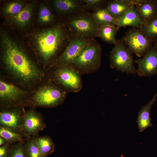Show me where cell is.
Returning a JSON list of instances; mask_svg holds the SVG:
<instances>
[{
  "label": "cell",
  "mask_w": 157,
  "mask_h": 157,
  "mask_svg": "<svg viewBox=\"0 0 157 157\" xmlns=\"http://www.w3.org/2000/svg\"><path fill=\"white\" fill-rule=\"evenodd\" d=\"M24 7L21 1H14L6 5L3 8V12L4 14L8 16L14 15L19 13Z\"/></svg>",
  "instance_id": "obj_26"
},
{
  "label": "cell",
  "mask_w": 157,
  "mask_h": 157,
  "mask_svg": "<svg viewBox=\"0 0 157 157\" xmlns=\"http://www.w3.org/2000/svg\"><path fill=\"white\" fill-rule=\"evenodd\" d=\"M31 92L1 79V107H26L27 101Z\"/></svg>",
  "instance_id": "obj_7"
},
{
  "label": "cell",
  "mask_w": 157,
  "mask_h": 157,
  "mask_svg": "<svg viewBox=\"0 0 157 157\" xmlns=\"http://www.w3.org/2000/svg\"><path fill=\"white\" fill-rule=\"evenodd\" d=\"M119 29L115 25L100 26H99L98 36L104 42L115 44L118 41L116 38V35Z\"/></svg>",
  "instance_id": "obj_20"
},
{
  "label": "cell",
  "mask_w": 157,
  "mask_h": 157,
  "mask_svg": "<svg viewBox=\"0 0 157 157\" xmlns=\"http://www.w3.org/2000/svg\"><path fill=\"white\" fill-rule=\"evenodd\" d=\"M32 6L28 4L18 13L9 16L11 21L20 27H24L29 22L31 16Z\"/></svg>",
  "instance_id": "obj_22"
},
{
  "label": "cell",
  "mask_w": 157,
  "mask_h": 157,
  "mask_svg": "<svg viewBox=\"0 0 157 157\" xmlns=\"http://www.w3.org/2000/svg\"><path fill=\"white\" fill-rule=\"evenodd\" d=\"M8 143L6 140L3 137L0 136V146Z\"/></svg>",
  "instance_id": "obj_31"
},
{
  "label": "cell",
  "mask_w": 157,
  "mask_h": 157,
  "mask_svg": "<svg viewBox=\"0 0 157 157\" xmlns=\"http://www.w3.org/2000/svg\"><path fill=\"white\" fill-rule=\"evenodd\" d=\"M0 136L4 138L8 143L11 144L24 142L26 139L24 138L25 137L22 133H16L8 128L0 127Z\"/></svg>",
  "instance_id": "obj_24"
},
{
  "label": "cell",
  "mask_w": 157,
  "mask_h": 157,
  "mask_svg": "<svg viewBox=\"0 0 157 157\" xmlns=\"http://www.w3.org/2000/svg\"><path fill=\"white\" fill-rule=\"evenodd\" d=\"M93 41V39L73 36L52 67L64 65H71L82 49Z\"/></svg>",
  "instance_id": "obj_11"
},
{
  "label": "cell",
  "mask_w": 157,
  "mask_h": 157,
  "mask_svg": "<svg viewBox=\"0 0 157 157\" xmlns=\"http://www.w3.org/2000/svg\"><path fill=\"white\" fill-rule=\"evenodd\" d=\"M24 142H19L12 144L7 157H28Z\"/></svg>",
  "instance_id": "obj_27"
},
{
  "label": "cell",
  "mask_w": 157,
  "mask_h": 157,
  "mask_svg": "<svg viewBox=\"0 0 157 157\" xmlns=\"http://www.w3.org/2000/svg\"><path fill=\"white\" fill-rule=\"evenodd\" d=\"M135 6L139 16L143 22L157 15V7L155 0H140Z\"/></svg>",
  "instance_id": "obj_17"
},
{
  "label": "cell",
  "mask_w": 157,
  "mask_h": 157,
  "mask_svg": "<svg viewBox=\"0 0 157 157\" xmlns=\"http://www.w3.org/2000/svg\"><path fill=\"white\" fill-rule=\"evenodd\" d=\"M140 76H151L157 74V47L154 44L142 58L135 60Z\"/></svg>",
  "instance_id": "obj_13"
},
{
  "label": "cell",
  "mask_w": 157,
  "mask_h": 157,
  "mask_svg": "<svg viewBox=\"0 0 157 157\" xmlns=\"http://www.w3.org/2000/svg\"><path fill=\"white\" fill-rule=\"evenodd\" d=\"M122 40L129 51L139 57L143 56L152 48L154 42L136 28L129 29Z\"/></svg>",
  "instance_id": "obj_9"
},
{
  "label": "cell",
  "mask_w": 157,
  "mask_h": 157,
  "mask_svg": "<svg viewBox=\"0 0 157 157\" xmlns=\"http://www.w3.org/2000/svg\"><path fill=\"white\" fill-rule=\"evenodd\" d=\"M26 112L23 107H1L0 127L23 134V125Z\"/></svg>",
  "instance_id": "obj_10"
},
{
  "label": "cell",
  "mask_w": 157,
  "mask_h": 157,
  "mask_svg": "<svg viewBox=\"0 0 157 157\" xmlns=\"http://www.w3.org/2000/svg\"><path fill=\"white\" fill-rule=\"evenodd\" d=\"M82 1L85 3V6L88 9L94 10L100 8L101 5L105 1L103 0H83Z\"/></svg>",
  "instance_id": "obj_29"
},
{
  "label": "cell",
  "mask_w": 157,
  "mask_h": 157,
  "mask_svg": "<svg viewBox=\"0 0 157 157\" xmlns=\"http://www.w3.org/2000/svg\"><path fill=\"white\" fill-rule=\"evenodd\" d=\"M157 98L156 93L147 104L142 107L138 114L137 123L140 132H142L147 128L152 126L150 111Z\"/></svg>",
  "instance_id": "obj_16"
},
{
  "label": "cell",
  "mask_w": 157,
  "mask_h": 157,
  "mask_svg": "<svg viewBox=\"0 0 157 157\" xmlns=\"http://www.w3.org/2000/svg\"><path fill=\"white\" fill-rule=\"evenodd\" d=\"M102 49L93 40L85 47L71 65L81 74H89L98 69L101 64Z\"/></svg>",
  "instance_id": "obj_4"
},
{
  "label": "cell",
  "mask_w": 157,
  "mask_h": 157,
  "mask_svg": "<svg viewBox=\"0 0 157 157\" xmlns=\"http://www.w3.org/2000/svg\"><path fill=\"white\" fill-rule=\"evenodd\" d=\"M91 15L94 21L99 26L107 25L117 26V19L111 15L105 8H99L96 9Z\"/></svg>",
  "instance_id": "obj_19"
},
{
  "label": "cell",
  "mask_w": 157,
  "mask_h": 157,
  "mask_svg": "<svg viewBox=\"0 0 157 157\" xmlns=\"http://www.w3.org/2000/svg\"></svg>",
  "instance_id": "obj_34"
},
{
  "label": "cell",
  "mask_w": 157,
  "mask_h": 157,
  "mask_svg": "<svg viewBox=\"0 0 157 157\" xmlns=\"http://www.w3.org/2000/svg\"><path fill=\"white\" fill-rule=\"evenodd\" d=\"M38 21L41 23H47L52 21L53 15L50 10L45 6L40 8L38 15Z\"/></svg>",
  "instance_id": "obj_28"
},
{
  "label": "cell",
  "mask_w": 157,
  "mask_h": 157,
  "mask_svg": "<svg viewBox=\"0 0 157 157\" xmlns=\"http://www.w3.org/2000/svg\"><path fill=\"white\" fill-rule=\"evenodd\" d=\"M154 45L157 47V38H156L154 41Z\"/></svg>",
  "instance_id": "obj_32"
},
{
  "label": "cell",
  "mask_w": 157,
  "mask_h": 157,
  "mask_svg": "<svg viewBox=\"0 0 157 157\" xmlns=\"http://www.w3.org/2000/svg\"><path fill=\"white\" fill-rule=\"evenodd\" d=\"M65 89L49 79L48 82L40 84L31 92L26 107L51 108L60 106L66 97Z\"/></svg>",
  "instance_id": "obj_3"
},
{
  "label": "cell",
  "mask_w": 157,
  "mask_h": 157,
  "mask_svg": "<svg viewBox=\"0 0 157 157\" xmlns=\"http://www.w3.org/2000/svg\"><path fill=\"white\" fill-rule=\"evenodd\" d=\"M34 138L37 147L43 155L47 156L54 151L55 144L50 137L46 135Z\"/></svg>",
  "instance_id": "obj_21"
},
{
  "label": "cell",
  "mask_w": 157,
  "mask_h": 157,
  "mask_svg": "<svg viewBox=\"0 0 157 157\" xmlns=\"http://www.w3.org/2000/svg\"><path fill=\"white\" fill-rule=\"evenodd\" d=\"M1 38V58L6 75L15 84L32 91L43 82L45 71L8 35L3 33Z\"/></svg>",
  "instance_id": "obj_1"
},
{
  "label": "cell",
  "mask_w": 157,
  "mask_h": 157,
  "mask_svg": "<svg viewBox=\"0 0 157 157\" xmlns=\"http://www.w3.org/2000/svg\"><path fill=\"white\" fill-rule=\"evenodd\" d=\"M12 144L7 143L0 146V157H7Z\"/></svg>",
  "instance_id": "obj_30"
},
{
  "label": "cell",
  "mask_w": 157,
  "mask_h": 157,
  "mask_svg": "<svg viewBox=\"0 0 157 157\" xmlns=\"http://www.w3.org/2000/svg\"><path fill=\"white\" fill-rule=\"evenodd\" d=\"M109 58L112 68L128 74L137 73L132 53L122 39L114 44L110 52Z\"/></svg>",
  "instance_id": "obj_8"
},
{
  "label": "cell",
  "mask_w": 157,
  "mask_h": 157,
  "mask_svg": "<svg viewBox=\"0 0 157 157\" xmlns=\"http://www.w3.org/2000/svg\"><path fill=\"white\" fill-rule=\"evenodd\" d=\"M73 36L68 26L63 24L37 33L35 37L36 53L44 70L52 67Z\"/></svg>",
  "instance_id": "obj_2"
},
{
  "label": "cell",
  "mask_w": 157,
  "mask_h": 157,
  "mask_svg": "<svg viewBox=\"0 0 157 157\" xmlns=\"http://www.w3.org/2000/svg\"><path fill=\"white\" fill-rule=\"evenodd\" d=\"M139 28L146 37L154 41L157 38V15L143 22Z\"/></svg>",
  "instance_id": "obj_23"
},
{
  "label": "cell",
  "mask_w": 157,
  "mask_h": 157,
  "mask_svg": "<svg viewBox=\"0 0 157 157\" xmlns=\"http://www.w3.org/2000/svg\"><path fill=\"white\" fill-rule=\"evenodd\" d=\"M138 0H114L110 1L105 8L115 18L121 17L129 9L135 6Z\"/></svg>",
  "instance_id": "obj_14"
},
{
  "label": "cell",
  "mask_w": 157,
  "mask_h": 157,
  "mask_svg": "<svg viewBox=\"0 0 157 157\" xmlns=\"http://www.w3.org/2000/svg\"><path fill=\"white\" fill-rule=\"evenodd\" d=\"M67 25L74 36L90 39L98 36L99 26L87 13L82 12L70 16Z\"/></svg>",
  "instance_id": "obj_6"
},
{
  "label": "cell",
  "mask_w": 157,
  "mask_h": 157,
  "mask_svg": "<svg viewBox=\"0 0 157 157\" xmlns=\"http://www.w3.org/2000/svg\"><path fill=\"white\" fill-rule=\"evenodd\" d=\"M117 20V26L119 28L126 26L139 28L143 23L139 16L135 6L129 9Z\"/></svg>",
  "instance_id": "obj_18"
},
{
  "label": "cell",
  "mask_w": 157,
  "mask_h": 157,
  "mask_svg": "<svg viewBox=\"0 0 157 157\" xmlns=\"http://www.w3.org/2000/svg\"><path fill=\"white\" fill-rule=\"evenodd\" d=\"M49 79L66 90L76 92L82 88L81 74L72 65H64L52 67Z\"/></svg>",
  "instance_id": "obj_5"
},
{
  "label": "cell",
  "mask_w": 157,
  "mask_h": 157,
  "mask_svg": "<svg viewBox=\"0 0 157 157\" xmlns=\"http://www.w3.org/2000/svg\"><path fill=\"white\" fill-rule=\"evenodd\" d=\"M35 108H31L26 111L24 118L22 133L26 138L37 136L46 127L44 117Z\"/></svg>",
  "instance_id": "obj_12"
},
{
  "label": "cell",
  "mask_w": 157,
  "mask_h": 157,
  "mask_svg": "<svg viewBox=\"0 0 157 157\" xmlns=\"http://www.w3.org/2000/svg\"><path fill=\"white\" fill-rule=\"evenodd\" d=\"M24 148L28 157H47L40 152L34 138H26L24 142Z\"/></svg>",
  "instance_id": "obj_25"
},
{
  "label": "cell",
  "mask_w": 157,
  "mask_h": 157,
  "mask_svg": "<svg viewBox=\"0 0 157 157\" xmlns=\"http://www.w3.org/2000/svg\"><path fill=\"white\" fill-rule=\"evenodd\" d=\"M53 5L58 11L70 16L82 12L84 7L81 1L76 0H55Z\"/></svg>",
  "instance_id": "obj_15"
},
{
  "label": "cell",
  "mask_w": 157,
  "mask_h": 157,
  "mask_svg": "<svg viewBox=\"0 0 157 157\" xmlns=\"http://www.w3.org/2000/svg\"><path fill=\"white\" fill-rule=\"evenodd\" d=\"M155 2H156V6H157V0H155Z\"/></svg>",
  "instance_id": "obj_33"
}]
</instances>
